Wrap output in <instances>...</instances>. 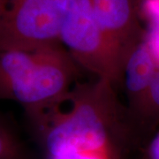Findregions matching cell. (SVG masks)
Returning a JSON list of instances; mask_svg holds the SVG:
<instances>
[{
	"instance_id": "obj_7",
	"label": "cell",
	"mask_w": 159,
	"mask_h": 159,
	"mask_svg": "<svg viewBox=\"0 0 159 159\" xmlns=\"http://www.w3.org/2000/svg\"><path fill=\"white\" fill-rule=\"evenodd\" d=\"M130 122L137 140L153 133L159 125V62L152 82Z\"/></svg>"
},
{
	"instance_id": "obj_5",
	"label": "cell",
	"mask_w": 159,
	"mask_h": 159,
	"mask_svg": "<svg viewBox=\"0 0 159 159\" xmlns=\"http://www.w3.org/2000/svg\"><path fill=\"white\" fill-rule=\"evenodd\" d=\"M107 40L119 90L120 73L129 51L145 34L141 0H90Z\"/></svg>"
},
{
	"instance_id": "obj_4",
	"label": "cell",
	"mask_w": 159,
	"mask_h": 159,
	"mask_svg": "<svg viewBox=\"0 0 159 159\" xmlns=\"http://www.w3.org/2000/svg\"><path fill=\"white\" fill-rule=\"evenodd\" d=\"M69 0H8L0 49L35 48L59 43Z\"/></svg>"
},
{
	"instance_id": "obj_6",
	"label": "cell",
	"mask_w": 159,
	"mask_h": 159,
	"mask_svg": "<svg viewBox=\"0 0 159 159\" xmlns=\"http://www.w3.org/2000/svg\"><path fill=\"white\" fill-rule=\"evenodd\" d=\"M158 58L145 34L132 48L123 63L119 89L125 93L129 119L136 112L152 82Z\"/></svg>"
},
{
	"instance_id": "obj_8",
	"label": "cell",
	"mask_w": 159,
	"mask_h": 159,
	"mask_svg": "<svg viewBox=\"0 0 159 159\" xmlns=\"http://www.w3.org/2000/svg\"><path fill=\"white\" fill-rule=\"evenodd\" d=\"M0 159H33L10 121L0 111Z\"/></svg>"
},
{
	"instance_id": "obj_11",
	"label": "cell",
	"mask_w": 159,
	"mask_h": 159,
	"mask_svg": "<svg viewBox=\"0 0 159 159\" xmlns=\"http://www.w3.org/2000/svg\"><path fill=\"white\" fill-rule=\"evenodd\" d=\"M7 2H8V0H0V29H1V26H2L5 14H6Z\"/></svg>"
},
{
	"instance_id": "obj_1",
	"label": "cell",
	"mask_w": 159,
	"mask_h": 159,
	"mask_svg": "<svg viewBox=\"0 0 159 159\" xmlns=\"http://www.w3.org/2000/svg\"><path fill=\"white\" fill-rule=\"evenodd\" d=\"M117 89L105 80L77 82L59 101L28 116L46 159H125L137 139Z\"/></svg>"
},
{
	"instance_id": "obj_2",
	"label": "cell",
	"mask_w": 159,
	"mask_h": 159,
	"mask_svg": "<svg viewBox=\"0 0 159 159\" xmlns=\"http://www.w3.org/2000/svg\"><path fill=\"white\" fill-rule=\"evenodd\" d=\"M80 68L60 43L0 49V99L19 103L26 116L49 107L78 82Z\"/></svg>"
},
{
	"instance_id": "obj_3",
	"label": "cell",
	"mask_w": 159,
	"mask_h": 159,
	"mask_svg": "<svg viewBox=\"0 0 159 159\" xmlns=\"http://www.w3.org/2000/svg\"><path fill=\"white\" fill-rule=\"evenodd\" d=\"M58 41L80 68L107 80L117 89L107 40L90 0H69Z\"/></svg>"
},
{
	"instance_id": "obj_9",
	"label": "cell",
	"mask_w": 159,
	"mask_h": 159,
	"mask_svg": "<svg viewBox=\"0 0 159 159\" xmlns=\"http://www.w3.org/2000/svg\"><path fill=\"white\" fill-rule=\"evenodd\" d=\"M141 12L150 22V30L146 31V34L159 59V0H141Z\"/></svg>"
},
{
	"instance_id": "obj_12",
	"label": "cell",
	"mask_w": 159,
	"mask_h": 159,
	"mask_svg": "<svg viewBox=\"0 0 159 159\" xmlns=\"http://www.w3.org/2000/svg\"><path fill=\"white\" fill-rule=\"evenodd\" d=\"M142 159H145V158H144V157H142Z\"/></svg>"
},
{
	"instance_id": "obj_10",
	"label": "cell",
	"mask_w": 159,
	"mask_h": 159,
	"mask_svg": "<svg viewBox=\"0 0 159 159\" xmlns=\"http://www.w3.org/2000/svg\"><path fill=\"white\" fill-rule=\"evenodd\" d=\"M143 157L145 159H159V131L148 142Z\"/></svg>"
}]
</instances>
